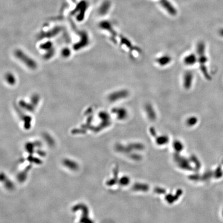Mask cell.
I'll return each mask as SVG.
<instances>
[{
    "mask_svg": "<svg viewBox=\"0 0 223 223\" xmlns=\"http://www.w3.org/2000/svg\"><path fill=\"white\" fill-rule=\"evenodd\" d=\"M193 78L194 75L192 72H186L184 76V80H183V85L184 89H191V86L192 85L193 82Z\"/></svg>",
    "mask_w": 223,
    "mask_h": 223,
    "instance_id": "1",
    "label": "cell"
},
{
    "mask_svg": "<svg viewBox=\"0 0 223 223\" xmlns=\"http://www.w3.org/2000/svg\"><path fill=\"white\" fill-rule=\"evenodd\" d=\"M129 95V92L127 90L123 89L121 90L119 92H115L113 93L112 95L110 96L111 100V101H117L121 99H125L127 98V97Z\"/></svg>",
    "mask_w": 223,
    "mask_h": 223,
    "instance_id": "2",
    "label": "cell"
},
{
    "mask_svg": "<svg viewBox=\"0 0 223 223\" xmlns=\"http://www.w3.org/2000/svg\"><path fill=\"white\" fill-rule=\"evenodd\" d=\"M196 121H197V119L194 116L189 117L187 119V124L189 125H194Z\"/></svg>",
    "mask_w": 223,
    "mask_h": 223,
    "instance_id": "7",
    "label": "cell"
},
{
    "mask_svg": "<svg viewBox=\"0 0 223 223\" xmlns=\"http://www.w3.org/2000/svg\"><path fill=\"white\" fill-rule=\"evenodd\" d=\"M171 61V57L168 55H164L159 57L156 60V62L161 66H166Z\"/></svg>",
    "mask_w": 223,
    "mask_h": 223,
    "instance_id": "4",
    "label": "cell"
},
{
    "mask_svg": "<svg viewBox=\"0 0 223 223\" xmlns=\"http://www.w3.org/2000/svg\"><path fill=\"white\" fill-rule=\"evenodd\" d=\"M197 61V57L194 53L188 54L184 57V63L186 66H193Z\"/></svg>",
    "mask_w": 223,
    "mask_h": 223,
    "instance_id": "5",
    "label": "cell"
},
{
    "mask_svg": "<svg viewBox=\"0 0 223 223\" xmlns=\"http://www.w3.org/2000/svg\"><path fill=\"white\" fill-rule=\"evenodd\" d=\"M113 112L116 114L118 118L120 120H125L128 116V112L126 110V109L122 107L116 108Z\"/></svg>",
    "mask_w": 223,
    "mask_h": 223,
    "instance_id": "3",
    "label": "cell"
},
{
    "mask_svg": "<svg viewBox=\"0 0 223 223\" xmlns=\"http://www.w3.org/2000/svg\"><path fill=\"white\" fill-rule=\"evenodd\" d=\"M145 111L146 114L150 120H151V121L156 120L157 118L156 112L151 104H147L146 106Z\"/></svg>",
    "mask_w": 223,
    "mask_h": 223,
    "instance_id": "6",
    "label": "cell"
}]
</instances>
